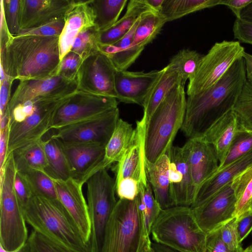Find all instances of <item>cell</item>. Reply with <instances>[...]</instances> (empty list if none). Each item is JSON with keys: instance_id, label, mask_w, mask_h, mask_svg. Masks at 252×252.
<instances>
[{"instance_id": "6da1fadb", "label": "cell", "mask_w": 252, "mask_h": 252, "mask_svg": "<svg viewBox=\"0 0 252 252\" xmlns=\"http://www.w3.org/2000/svg\"><path fill=\"white\" fill-rule=\"evenodd\" d=\"M247 80L242 58L212 87L188 95L181 127L185 135L189 139L202 137L218 119L233 109Z\"/></svg>"}, {"instance_id": "7a4b0ae2", "label": "cell", "mask_w": 252, "mask_h": 252, "mask_svg": "<svg viewBox=\"0 0 252 252\" xmlns=\"http://www.w3.org/2000/svg\"><path fill=\"white\" fill-rule=\"evenodd\" d=\"M59 37L13 36L0 48V66L7 75L20 81L57 75L61 63Z\"/></svg>"}, {"instance_id": "3957f363", "label": "cell", "mask_w": 252, "mask_h": 252, "mask_svg": "<svg viewBox=\"0 0 252 252\" xmlns=\"http://www.w3.org/2000/svg\"><path fill=\"white\" fill-rule=\"evenodd\" d=\"M23 212L33 230L78 252H90L89 245L58 199L33 195Z\"/></svg>"}, {"instance_id": "277c9868", "label": "cell", "mask_w": 252, "mask_h": 252, "mask_svg": "<svg viewBox=\"0 0 252 252\" xmlns=\"http://www.w3.org/2000/svg\"><path fill=\"white\" fill-rule=\"evenodd\" d=\"M151 242L139 194L133 200L119 199L106 223L100 252H142Z\"/></svg>"}, {"instance_id": "5b68a950", "label": "cell", "mask_w": 252, "mask_h": 252, "mask_svg": "<svg viewBox=\"0 0 252 252\" xmlns=\"http://www.w3.org/2000/svg\"><path fill=\"white\" fill-rule=\"evenodd\" d=\"M185 85L174 88L160 103L146 123V161L154 163L166 154L181 128L186 108Z\"/></svg>"}, {"instance_id": "8992f818", "label": "cell", "mask_w": 252, "mask_h": 252, "mask_svg": "<svg viewBox=\"0 0 252 252\" xmlns=\"http://www.w3.org/2000/svg\"><path fill=\"white\" fill-rule=\"evenodd\" d=\"M206 235L192 208L184 206L162 210L150 234L153 242L178 252H204Z\"/></svg>"}, {"instance_id": "52a82bcc", "label": "cell", "mask_w": 252, "mask_h": 252, "mask_svg": "<svg viewBox=\"0 0 252 252\" xmlns=\"http://www.w3.org/2000/svg\"><path fill=\"white\" fill-rule=\"evenodd\" d=\"M16 171L11 153L7 156L0 180V247L6 252L19 251L29 238L23 209L14 190Z\"/></svg>"}, {"instance_id": "ba28073f", "label": "cell", "mask_w": 252, "mask_h": 252, "mask_svg": "<svg viewBox=\"0 0 252 252\" xmlns=\"http://www.w3.org/2000/svg\"><path fill=\"white\" fill-rule=\"evenodd\" d=\"M86 183L91 223L90 250L100 252L105 228L117 202L115 181L106 169H102L94 174Z\"/></svg>"}, {"instance_id": "9c48e42d", "label": "cell", "mask_w": 252, "mask_h": 252, "mask_svg": "<svg viewBox=\"0 0 252 252\" xmlns=\"http://www.w3.org/2000/svg\"><path fill=\"white\" fill-rule=\"evenodd\" d=\"M245 52L238 41L216 42L201 57L195 75L189 80L188 96L203 92L214 85L236 61L243 58Z\"/></svg>"}, {"instance_id": "30bf717a", "label": "cell", "mask_w": 252, "mask_h": 252, "mask_svg": "<svg viewBox=\"0 0 252 252\" xmlns=\"http://www.w3.org/2000/svg\"><path fill=\"white\" fill-rule=\"evenodd\" d=\"M71 94L32 100L34 112L21 122L9 123L7 156L17 148L42 139L51 130L57 110Z\"/></svg>"}, {"instance_id": "8fae6325", "label": "cell", "mask_w": 252, "mask_h": 252, "mask_svg": "<svg viewBox=\"0 0 252 252\" xmlns=\"http://www.w3.org/2000/svg\"><path fill=\"white\" fill-rule=\"evenodd\" d=\"M119 116L117 107L89 119L51 129V136L64 142L94 143L106 146L120 119Z\"/></svg>"}, {"instance_id": "7c38bea8", "label": "cell", "mask_w": 252, "mask_h": 252, "mask_svg": "<svg viewBox=\"0 0 252 252\" xmlns=\"http://www.w3.org/2000/svg\"><path fill=\"white\" fill-rule=\"evenodd\" d=\"M114 97L77 90L57 110L51 129H56L117 108Z\"/></svg>"}, {"instance_id": "4fadbf2b", "label": "cell", "mask_w": 252, "mask_h": 252, "mask_svg": "<svg viewBox=\"0 0 252 252\" xmlns=\"http://www.w3.org/2000/svg\"><path fill=\"white\" fill-rule=\"evenodd\" d=\"M115 71L110 59L101 52L89 56L77 72V90L116 98Z\"/></svg>"}, {"instance_id": "5bb4252c", "label": "cell", "mask_w": 252, "mask_h": 252, "mask_svg": "<svg viewBox=\"0 0 252 252\" xmlns=\"http://www.w3.org/2000/svg\"><path fill=\"white\" fill-rule=\"evenodd\" d=\"M236 203L231 182L200 205L191 208L198 225L208 234L234 218Z\"/></svg>"}, {"instance_id": "9a60e30c", "label": "cell", "mask_w": 252, "mask_h": 252, "mask_svg": "<svg viewBox=\"0 0 252 252\" xmlns=\"http://www.w3.org/2000/svg\"><path fill=\"white\" fill-rule=\"evenodd\" d=\"M77 90L76 80H70L57 75L39 80L20 81L10 98L7 110L9 117L19 104L38 98L67 95Z\"/></svg>"}, {"instance_id": "2e32d148", "label": "cell", "mask_w": 252, "mask_h": 252, "mask_svg": "<svg viewBox=\"0 0 252 252\" xmlns=\"http://www.w3.org/2000/svg\"><path fill=\"white\" fill-rule=\"evenodd\" d=\"M57 140L70 167L72 178L84 184L94 174L102 169L105 145Z\"/></svg>"}, {"instance_id": "e0dca14e", "label": "cell", "mask_w": 252, "mask_h": 252, "mask_svg": "<svg viewBox=\"0 0 252 252\" xmlns=\"http://www.w3.org/2000/svg\"><path fill=\"white\" fill-rule=\"evenodd\" d=\"M76 1L21 0L19 15L21 31L35 29L65 19Z\"/></svg>"}, {"instance_id": "ac0fdd59", "label": "cell", "mask_w": 252, "mask_h": 252, "mask_svg": "<svg viewBox=\"0 0 252 252\" xmlns=\"http://www.w3.org/2000/svg\"><path fill=\"white\" fill-rule=\"evenodd\" d=\"M54 182L58 200L69 213L84 240L89 245L91 223L88 204L83 193L84 184L72 177L66 180L54 179Z\"/></svg>"}, {"instance_id": "d6986e66", "label": "cell", "mask_w": 252, "mask_h": 252, "mask_svg": "<svg viewBox=\"0 0 252 252\" xmlns=\"http://www.w3.org/2000/svg\"><path fill=\"white\" fill-rule=\"evenodd\" d=\"M146 118L143 115L137 121L136 127L131 142L121 160L114 167L116 174L115 183L121 180L131 178L139 182L147 183L148 181L146 172L145 138Z\"/></svg>"}, {"instance_id": "ffe728a7", "label": "cell", "mask_w": 252, "mask_h": 252, "mask_svg": "<svg viewBox=\"0 0 252 252\" xmlns=\"http://www.w3.org/2000/svg\"><path fill=\"white\" fill-rule=\"evenodd\" d=\"M182 149L197 192L200 186L219 168L217 154L213 146L201 137L189 139Z\"/></svg>"}, {"instance_id": "44dd1931", "label": "cell", "mask_w": 252, "mask_h": 252, "mask_svg": "<svg viewBox=\"0 0 252 252\" xmlns=\"http://www.w3.org/2000/svg\"><path fill=\"white\" fill-rule=\"evenodd\" d=\"M162 71V69L145 72L116 69V98L124 103L137 104L143 107Z\"/></svg>"}, {"instance_id": "7402d4cb", "label": "cell", "mask_w": 252, "mask_h": 252, "mask_svg": "<svg viewBox=\"0 0 252 252\" xmlns=\"http://www.w3.org/2000/svg\"><path fill=\"white\" fill-rule=\"evenodd\" d=\"M169 178L176 206L191 207L196 191L182 147L172 146L167 152Z\"/></svg>"}, {"instance_id": "603a6c76", "label": "cell", "mask_w": 252, "mask_h": 252, "mask_svg": "<svg viewBox=\"0 0 252 252\" xmlns=\"http://www.w3.org/2000/svg\"><path fill=\"white\" fill-rule=\"evenodd\" d=\"M90 0H77L65 17V24L59 37L61 61L69 53L73 42L83 29L94 26V15Z\"/></svg>"}, {"instance_id": "cb8c5ba5", "label": "cell", "mask_w": 252, "mask_h": 252, "mask_svg": "<svg viewBox=\"0 0 252 252\" xmlns=\"http://www.w3.org/2000/svg\"><path fill=\"white\" fill-rule=\"evenodd\" d=\"M252 164V150L228 165L218 169L199 188L190 207H196L203 203Z\"/></svg>"}, {"instance_id": "d4e9b609", "label": "cell", "mask_w": 252, "mask_h": 252, "mask_svg": "<svg viewBox=\"0 0 252 252\" xmlns=\"http://www.w3.org/2000/svg\"><path fill=\"white\" fill-rule=\"evenodd\" d=\"M238 130V119L232 109L218 119L201 137L213 146L219 159V166L224 160Z\"/></svg>"}, {"instance_id": "484cf974", "label": "cell", "mask_w": 252, "mask_h": 252, "mask_svg": "<svg viewBox=\"0 0 252 252\" xmlns=\"http://www.w3.org/2000/svg\"><path fill=\"white\" fill-rule=\"evenodd\" d=\"M169 163L167 153L154 163L146 161L148 181L162 210L176 206L169 178Z\"/></svg>"}, {"instance_id": "4316f807", "label": "cell", "mask_w": 252, "mask_h": 252, "mask_svg": "<svg viewBox=\"0 0 252 252\" xmlns=\"http://www.w3.org/2000/svg\"><path fill=\"white\" fill-rule=\"evenodd\" d=\"M162 69V73L148 94L143 106L147 122L174 88L186 83L179 70L173 65L169 63Z\"/></svg>"}, {"instance_id": "83f0119b", "label": "cell", "mask_w": 252, "mask_h": 252, "mask_svg": "<svg viewBox=\"0 0 252 252\" xmlns=\"http://www.w3.org/2000/svg\"><path fill=\"white\" fill-rule=\"evenodd\" d=\"M152 10H154L146 0H129L125 15L110 29L99 32V45H111L118 41L130 30L143 13Z\"/></svg>"}, {"instance_id": "f1b7e54d", "label": "cell", "mask_w": 252, "mask_h": 252, "mask_svg": "<svg viewBox=\"0 0 252 252\" xmlns=\"http://www.w3.org/2000/svg\"><path fill=\"white\" fill-rule=\"evenodd\" d=\"M139 20V19L130 30L118 41L111 45H99V51L110 59L117 70H127L144 50L133 44L134 32Z\"/></svg>"}, {"instance_id": "f546056e", "label": "cell", "mask_w": 252, "mask_h": 252, "mask_svg": "<svg viewBox=\"0 0 252 252\" xmlns=\"http://www.w3.org/2000/svg\"><path fill=\"white\" fill-rule=\"evenodd\" d=\"M134 129L131 124L120 118L116 127L105 146L101 168L106 169L112 163L118 162L128 148Z\"/></svg>"}, {"instance_id": "4dcf8cb0", "label": "cell", "mask_w": 252, "mask_h": 252, "mask_svg": "<svg viewBox=\"0 0 252 252\" xmlns=\"http://www.w3.org/2000/svg\"><path fill=\"white\" fill-rule=\"evenodd\" d=\"M11 153L18 171L31 169L46 171L47 169L48 163L42 139L17 148Z\"/></svg>"}, {"instance_id": "1f68e13d", "label": "cell", "mask_w": 252, "mask_h": 252, "mask_svg": "<svg viewBox=\"0 0 252 252\" xmlns=\"http://www.w3.org/2000/svg\"><path fill=\"white\" fill-rule=\"evenodd\" d=\"M50 131L42 138L48 163L46 172L54 179H67L72 177L70 167L58 140L51 137Z\"/></svg>"}, {"instance_id": "d6a6232c", "label": "cell", "mask_w": 252, "mask_h": 252, "mask_svg": "<svg viewBox=\"0 0 252 252\" xmlns=\"http://www.w3.org/2000/svg\"><path fill=\"white\" fill-rule=\"evenodd\" d=\"M127 2V0H90L96 30L102 32L112 27L118 21Z\"/></svg>"}, {"instance_id": "836d02e7", "label": "cell", "mask_w": 252, "mask_h": 252, "mask_svg": "<svg viewBox=\"0 0 252 252\" xmlns=\"http://www.w3.org/2000/svg\"><path fill=\"white\" fill-rule=\"evenodd\" d=\"M166 22L165 17L159 12L152 10L143 13L135 30L133 44L144 49L155 39Z\"/></svg>"}, {"instance_id": "e575fe53", "label": "cell", "mask_w": 252, "mask_h": 252, "mask_svg": "<svg viewBox=\"0 0 252 252\" xmlns=\"http://www.w3.org/2000/svg\"><path fill=\"white\" fill-rule=\"evenodd\" d=\"M218 5L221 0H164L160 13L167 22Z\"/></svg>"}, {"instance_id": "d590c367", "label": "cell", "mask_w": 252, "mask_h": 252, "mask_svg": "<svg viewBox=\"0 0 252 252\" xmlns=\"http://www.w3.org/2000/svg\"><path fill=\"white\" fill-rule=\"evenodd\" d=\"M231 186L236 197L234 218L239 219L251 211L252 164L234 178Z\"/></svg>"}, {"instance_id": "8d00e7d4", "label": "cell", "mask_w": 252, "mask_h": 252, "mask_svg": "<svg viewBox=\"0 0 252 252\" xmlns=\"http://www.w3.org/2000/svg\"><path fill=\"white\" fill-rule=\"evenodd\" d=\"M20 172L27 180L33 195H39L58 199L54 179L45 171L31 169Z\"/></svg>"}, {"instance_id": "74e56055", "label": "cell", "mask_w": 252, "mask_h": 252, "mask_svg": "<svg viewBox=\"0 0 252 252\" xmlns=\"http://www.w3.org/2000/svg\"><path fill=\"white\" fill-rule=\"evenodd\" d=\"M139 199L146 230L150 236L151 228L162 209L155 197L148 181L139 183Z\"/></svg>"}, {"instance_id": "f35d334b", "label": "cell", "mask_w": 252, "mask_h": 252, "mask_svg": "<svg viewBox=\"0 0 252 252\" xmlns=\"http://www.w3.org/2000/svg\"><path fill=\"white\" fill-rule=\"evenodd\" d=\"M240 129L252 132V83L247 80L233 109Z\"/></svg>"}, {"instance_id": "ab89813d", "label": "cell", "mask_w": 252, "mask_h": 252, "mask_svg": "<svg viewBox=\"0 0 252 252\" xmlns=\"http://www.w3.org/2000/svg\"><path fill=\"white\" fill-rule=\"evenodd\" d=\"M99 34L94 26L82 30L76 37L70 51L79 55L83 60L100 51Z\"/></svg>"}, {"instance_id": "60d3db41", "label": "cell", "mask_w": 252, "mask_h": 252, "mask_svg": "<svg viewBox=\"0 0 252 252\" xmlns=\"http://www.w3.org/2000/svg\"><path fill=\"white\" fill-rule=\"evenodd\" d=\"M202 56L195 51L188 49L180 50L170 60L169 63L177 68L186 83L195 75Z\"/></svg>"}, {"instance_id": "b9f144b4", "label": "cell", "mask_w": 252, "mask_h": 252, "mask_svg": "<svg viewBox=\"0 0 252 252\" xmlns=\"http://www.w3.org/2000/svg\"><path fill=\"white\" fill-rule=\"evenodd\" d=\"M22 252H78L32 230Z\"/></svg>"}, {"instance_id": "7bdbcfd3", "label": "cell", "mask_w": 252, "mask_h": 252, "mask_svg": "<svg viewBox=\"0 0 252 252\" xmlns=\"http://www.w3.org/2000/svg\"><path fill=\"white\" fill-rule=\"evenodd\" d=\"M252 150V132L240 129L235 135L223 163L222 168L241 158Z\"/></svg>"}, {"instance_id": "ee69618b", "label": "cell", "mask_w": 252, "mask_h": 252, "mask_svg": "<svg viewBox=\"0 0 252 252\" xmlns=\"http://www.w3.org/2000/svg\"><path fill=\"white\" fill-rule=\"evenodd\" d=\"M21 0H0V5L3 9L5 21L11 35L19 34V7Z\"/></svg>"}, {"instance_id": "f6af8a7d", "label": "cell", "mask_w": 252, "mask_h": 252, "mask_svg": "<svg viewBox=\"0 0 252 252\" xmlns=\"http://www.w3.org/2000/svg\"><path fill=\"white\" fill-rule=\"evenodd\" d=\"M221 238L232 251H242L237 229V219L234 218L220 228Z\"/></svg>"}, {"instance_id": "bcb514c9", "label": "cell", "mask_w": 252, "mask_h": 252, "mask_svg": "<svg viewBox=\"0 0 252 252\" xmlns=\"http://www.w3.org/2000/svg\"><path fill=\"white\" fill-rule=\"evenodd\" d=\"M83 59L78 54L70 51L62 60L57 75H62L70 80H76L78 69Z\"/></svg>"}, {"instance_id": "7dc6e473", "label": "cell", "mask_w": 252, "mask_h": 252, "mask_svg": "<svg viewBox=\"0 0 252 252\" xmlns=\"http://www.w3.org/2000/svg\"><path fill=\"white\" fill-rule=\"evenodd\" d=\"M115 189L119 199L133 200L139 193V183L135 179L126 178L115 183Z\"/></svg>"}, {"instance_id": "c3c4849f", "label": "cell", "mask_w": 252, "mask_h": 252, "mask_svg": "<svg viewBox=\"0 0 252 252\" xmlns=\"http://www.w3.org/2000/svg\"><path fill=\"white\" fill-rule=\"evenodd\" d=\"M65 18L35 29L21 30L18 35L30 34L43 36H60L65 24Z\"/></svg>"}, {"instance_id": "681fc988", "label": "cell", "mask_w": 252, "mask_h": 252, "mask_svg": "<svg viewBox=\"0 0 252 252\" xmlns=\"http://www.w3.org/2000/svg\"><path fill=\"white\" fill-rule=\"evenodd\" d=\"M14 187L19 202L23 208L33 196L31 189L24 176L16 170Z\"/></svg>"}, {"instance_id": "f907efd6", "label": "cell", "mask_w": 252, "mask_h": 252, "mask_svg": "<svg viewBox=\"0 0 252 252\" xmlns=\"http://www.w3.org/2000/svg\"><path fill=\"white\" fill-rule=\"evenodd\" d=\"M243 250H230L221 238L220 228L207 234L204 252H243Z\"/></svg>"}, {"instance_id": "816d5d0a", "label": "cell", "mask_w": 252, "mask_h": 252, "mask_svg": "<svg viewBox=\"0 0 252 252\" xmlns=\"http://www.w3.org/2000/svg\"><path fill=\"white\" fill-rule=\"evenodd\" d=\"M234 36L238 41L252 44V22L236 19L233 26Z\"/></svg>"}, {"instance_id": "f5cc1de1", "label": "cell", "mask_w": 252, "mask_h": 252, "mask_svg": "<svg viewBox=\"0 0 252 252\" xmlns=\"http://www.w3.org/2000/svg\"><path fill=\"white\" fill-rule=\"evenodd\" d=\"M14 80L7 75L5 79L0 83V119L5 115L8 105L10 100L11 86Z\"/></svg>"}, {"instance_id": "db71d44e", "label": "cell", "mask_w": 252, "mask_h": 252, "mask_svg": "<svg viewBox=\"0 0 252 252\" xmlns=\"http://www.w3.org/2000/svg\"><path fill=\"white\" fill-rule=\"evenodd\" d=\"M9 126V121L5 127L0 130V180L2 178L3 168L7 159Z\"/></svg>"}, {"instance_id": "11a10c76", "label": "cell", "mask_w": 252, "mask_h": 252, "mask_svg": "<svg viewBox=\"0 0 252 252\" xmlns=\"http://www.w3.org/2000/svg\"><path fill=\"white\" fill-rule=\"evenodd\" d=\"M237 219V229L241 243L252 231V211Z\"/></svg>"}, {"instance_id": "9f6ffc18", "label": "cell", "mask_w": 252, "mask_h": 252, "mask_svg": "<svg viewBox=\"0 0 252 252\" xmlns=\"http://www.w3.org/2000/svg\"><path fill=\"white\" fill-rule=\"evenodd\" d=\"M252 0H221V5L227 6L234 13L236 19H240L242 10Z\"/></svg>"}, {"instance_id": "6f0895ef", "label": "cell", "mask_w": 252, "mask_h": 252, "mask_svg": "<svg viewBox=\"0 0 252 252\" xmlns=\"http://www.w3.org/2000/svg\"><path fill=\"white\" fill-rule=\"evenodd\" d=\"M0 5V48L3 46L13 37L10 33L5 21L4 11Z\"/></svg>"}, {"instance_id": "680465c9", "label": "cell", "mask_w": 252, "mask_h": 252, "mask_svg": "<svg viewBox=\"0 0 252 252\" xmlns=\"http://www.w3.org/2000/svg\"><path fill=\"white\" fill-rule=\"evenodd\" d=\"M243 58L245 63L247 80L252 83V55L245 52Z\"/></svg>"}, {"instance_id": "91938a15", "label": "cell", "mask_w": 252, "mask_h": 252, "mask_svg": "<svg viewBox=\"0 0 252 252\" xmlns=\"http://www.w3.org/2000/svg\"><path fill=\"white\" fill-rule=\"evenodd\" d=\"M240 18L252 22V2L242 10Z\"/></svg>"}, {"instance_id": "94428289", "label": "cell", "mask_w": 252, "mask_h": 252, "mask_svg": "<svg viewBox=\"0 0 252 252\" xmlns=\"http://www.w3.org/2000/svg\"><path fill=\"white\" fill-rule=\"evenodd\" d=\"M164 0H146L148 4L155 11L160 12Z\"/></svg>"}, {"instance_id": "6125c7cd", "label": "cell", "mask_w": 252, "mask_h": 252, "mask_svg": "<svg viewBox=\"0 0 252 252\" xmlns=\"http://www.w3.org/2000/svg\"><path fill=\"white\" fill-rule=\"evenodd\" d=\"M152 246L155 252H178L153 241L152 242Z\"/></svg>"}, {"instance_id": "be15d7a7", "label": "cell", "mask_w": 252, "mask_h": 252, "mask_svg": "<svg viewBox=\"0 0 252 252\" xmlns=\"http://www.w3.org/2000/svg\"><path fill=\"white\" fill-rule=\"evenodd\" d=\"M152 241L145 247L142 252H155L152 246Z\"/></svg>"}, {"instance_id": "e7e4bbea", "label": "cell", "mask_w": 252, "mask_h": 252, "mask_svg": "<svg viewBox=\"0 0 252 252\" xmlns=\"http://www.w3.org/2000/svg\"><path fill=\"white\" fill-rule=\"evenodd\" d=\"M243 252H252V245H250L245 249H244Z\"/></svg>"}, {"instance_id": "03108f58", "label": "cell", "mask_w": 252, "mask_h": 252, "mask_svg": "<svg viewBox=\"0 0 252 252\" xmlns=\"http://www.w3.org/2000/svg\"><path fill=\"white\" fill-rule=\"evenodd\" d=\"M0 252H6L4 251V250H3L2 249L0 248ZM17 252H22V250L21 249L20 250H19V251H18Z\"/></svg>"}, {"instance_id": "003e7915", "label": "cell", "mask_w": 252, "mask_h": 252, "mask_svg": "<svg viewBox=\"0 0 252 252\" xmlns=\"http://www.w3.org/2000/svg\"><path fill=\"white\" fill-rule=\"evenodd\" d=\"M251 211H252V204H251Z\"/></svg>"}]
</instances>
